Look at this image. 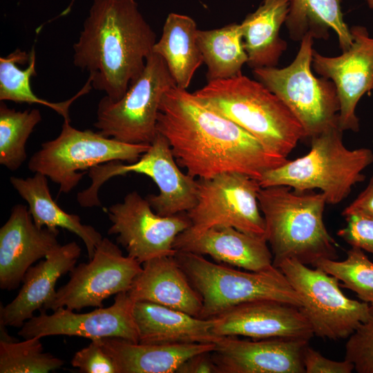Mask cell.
<instances>
[{
  "instance_id": "obj_16",
  "label": "cell",
  "mask_w": 373,
  "mask_h": 373,
  "mask_svg": "<svg viewBox=\"0 0 373 373\" xmlns=\"http://www.w3.org/2000/svg\"><path fill=\"white\" fill-rule=\"evenodd\" d=\"M352 44L336 57H327L314 50L312 67L322 77L331 80L340 104L338 126L343 131H359L356 108L362 96L373 89V37L367 28H350Z\"/></svg>"
},
{
  "instance_id": "obj_25",
  "label": "cell",
  "mask_w": 373,
  "mask_h": 373,
  "mask_svg": "<svg viewBox=\"0 0 373 373\" xmlns=\"http://www.w3.org/2000/svg\"><path fill=\"white\" fill-rule=\"evenodd\" d=\"M10 183L28 204L32 220L39 228L61 227L76 234L84 242L89 259L94 256L102 236L93 227L84 224L79 216L64 211L51 197L47 177L40 173L26 179L11 177Z\"/></svg>"
},
{
  "instance_id": "obj_17",
  "label": "cell",
  "mask_w": 373,
  "mask_h": 373,
  "mask_svg": "<svg viewBox=\"0 0 373 373\" xmlns=\"http://www.w3.org/2000/svg\"><path fill=\"white\" fill-rule=\"evenodd\" d=\"M211 319V332L217 337L242 336L255 339L290 338L309 341L314 336L298 307L273 300L243 303Z\"/></svg>"
},
{
  "instance_id": "obj_28",
  "label": "cell",
  "mask_w": 373,
  "mask_h": 373,
  "mask_svg": "<svg viewBox=\"0 0 373 373\" xmlns=\"http://www.w3.org/2000/svg\"><path fill=\"white\" fill-rule=\"evenodd\" d=\"M285 25L290 37L300 41L306 35L327 39L331 29L340 48L347 50L352 44L350 28L344 21L340 0H289Z\"/></svg>"
},
{
  "instance_id": "obj_22",
  "label": "cell",
  "mask_w": 373,
  "mask_h": 373,
  "mask_svg": "<svg viewBox=\"0 0 373 373\" xmlns=\"http://www.w3.org/2000/svg\"><path fill=\"white\" fill-rule=\"evenodd\" d=\"M129 295L135 301H148L200 318L202 300L175 256H162L142 264Z\"/></svg>"
},
{
  "instance_id": "obj_23",
  "label": "cell",
  "mask_w": 373,
  "mask_h": 373,
  "mask_svg": "<svg viewBox=\"0 0 373 373\" xmlns=\"http://www.w3.org/2000/svg\"><path fill=\"white\" fill-rule=\"evenodd\" d=\"M118 373H172L190 357L212 352L213 343L150 344L119 338H99Z\"/></svg>"
},
{
  "instance_id": "obj_6",
  "label": "cell",
  "mask_w": 373,
  "mask_h": 373,
  "mask_svg": "<svg viewBox=\"0 0 373 373\" xmlns=\"http://www.w3.org/2000/svg\"><path fill=\"white\" fill-rule=\"evenodd\" d=\"M175 258L202 298L200 318H211L237 305L258 300L302 305L298 294L274 266L261 271H240L191 252L177 251Z\"/></svg>"
},
{
  "instance_id": "obj_33",
  "label": "cell",
  "mask_w": 373,
  "mask_h": 373,
  "mask_svg": "<svg viewBox=\"0 0 373 373\" xmlns=\"http://www.w3.org/2000/svg\"><path fill=\"white\" fill-rule=\"evenodd\" d=\"M314 267L336 278L361 301L373 307V262L363 250L351 247L345 260L323 259L317 262Z\"/></svg>"
},
{
  "instance_id": "obj_32",
  "label": "cell",
  "mask_w": 373,
  "mask_h": 373,
  "mask_svg": "<svg viewBox=\"0 0 373 373\" xmlns=\"http://www.w3.org/2000/svg\"><path fill=\"white\" fill-rule=\"evenodd\" d=\"M1 327V373H47L59 369L64 361L44 352L39 338L15 341Z\"/></svg>"
},
{
  "instance_id": "obj_3",
  "label": "cell",
  "mask_w": 373,
  "mask_h": 373,
  "mask_svg": "<svg viewBox=\"0 0 373 373\" xmlns=\"http://www.w3.org/2000/svg\"><path fill=\"white\" fill-rule=\"evenodd\" d=\"M297 192L284 185L261 187L258 195L273 265L294 258L312 265L336 260L337 244L323 222L327 204L321 193Z\"/></svg>"
},
{
  "instance_id": "obj_7",
  "label": "cell",
  "mask_w": 373,
  "mask_h": 373,
  "mask_svg": "<svg viewBox=\"0 0 373 373\" xmlns=\"http://www.w3.org/2000/svg\"><path fill=\"white\" fill-rule=\"evenodd\" d=\"M313 39L310 35L303 38L295 59L287 67L253 69L256 79L285 104L309 139L338 126L340 111L334 83L312 71Z\"/></svg>"
},
{
  "instance_id": "obj_38",
  "label": "cell",
  "mask_w": 373,
  "mask_h": 373,
  "mask_svg": "<svg viewBox=\"0 0 373 373\" xmlns=\"http://www.w3.org/2000/svg\"><path fill=\"white\" fill-rule=\"evenodd\" d=\"M350 215L373 218V175L365 189L342 212L344 217Z\"/></svg>"
},
{
  "instance_id": "obj_2",
  "label": "cell",
  "mask_w": 373,
  "mask_h": 373,
  "mask_svg": "<svg viewBox=\"0 0 373 373\" xmlns=\"http://www.w3.org/2000/svg\"><path fill=\"white\" fill-rule=\"evenodd\" d=\"M155 42L135 0H93L73 64L88 72L93 88L117 101L143 71Z\"/></svg>"
},
{
  "instance_id": "obj_8",
  "label": "cell",
  "mask_w": 373,
  "mask_h": 373,
  "mask_svg": "<svg viewBox=\"0 0 373 373\" xmlns=\"http://www.w3.org/2000/svg\"><path fill=\"white\" fill-rule=\"evenodd\" d=\"M150 146L122 142L91 130H78L64 120L59 135L42 143L28 166L59 184V193H68L79 184L84 170L112 161L133 163Z\"/></svg>"
},
{
  "instance_id": "obj_9",
  "label": "cell",
  "mask_w": 373,
  "mask_h": 373,
  "mask_svg": "<svg viewBox=\"0 0 373 373\" xmlns=\"http://www.w3.org/2000/svg\"><path fill=\"white\" fill-rule=\"evenodd\" d=\"M128 173L146 175L156 184L159 194L146 198L160 216L187 212L196 203L198 180L180 170L167 139L157 132L149 150L136 162L123 164L112 161L90 169L88 175L92 182L77 194L79 204L84 207L100 206L98 191L102 185L111 178Z\"/></svg>"
},
{
  "instance_id": "obj_5",
  "label": "cell",
  "mask_w": 373,
  "mask_h": 373,
  "mask_svg": "<svg viewBox=\"0 0 373 373\" xmlns=\"http://www.w3.org/2000/svg\"><path fill=\"white\" fill-rule=\"evenodd\" d=\"M343 132L337 126L312 137L307 154L267 171L259 180L261 187L284 185L297 192L319 189L327 204L342 202L353 186L365 180L363 171L373 162L370 149H347Z\"/></svg>"
},
{
  "instance_id": "obj_41",
  "label": "cell",
  "mask_w": 373,
  "mask_h": 373,
  "mask_svg": "<svg viewBox=\"0 0 373 373\" xmlns=\"http://www.w3.org/2000/svg\"><path fill=\"white\" fill-rule=\"evenodd\" d=\"M271 0H265L264 2H268V1H270Z\"/></svg>"
},
{
  "instance_id": "obj_37",
  "label": "cell",
  "mask_w": 373,
  "mask_h": 373,
  "mask_svg": "<svg viewBox=\"0 0 373 373\" xmlns=\"http://www.w3.org/2000/svg\"><path fill=\"white\" fill-rule=\"evenodd\" d=\"M305 373H351L354 370L352 362L329 359L307 345L303 354Z\"/></svg>"
},
{
  "instance_id": "obj_21",
  "label": "cell",
  "mask_w": 373,
  "mask_h": 373,
  "mask_svg": "<svg viewBox=\"0 0 373 373\" xmlns=\"http://www.w3.org/2000/svg\"><path fill=\"white\" fill-rule=\"evenodd\" d=\"M173 247L177 251L209 255L247 271H261L274 267L273 255L265 237L229 226L214 227L195 234L182 231L176 237Z\"/></svg>"
},
{
  "instance_id": "obj_19",
  "label": "cell",
  "mask_w": 373,
  "mask_h": 373,
  "mask_svg": "<svg viewBox=\"0 0 373 373\" xmlns=\"http://www.w3.org/2000/svg\"><path fill=\"white\" fill-rule=\"evenodd\" d=\"M58 234V229L37 227L26 206L15 205L0 229V288L16 289L27 270L60 245Z\"/></svg>"
},
{
  "instance_id": "obj_39",
  "label": "cell",
  "mask_w": 373,
  "mask_h": 373,
  "mask_svg": "<svg viewBox=\"0 0 373 373\" xmlns=\"http://www.w3.org/2000/svg\"><path fill=\"white\" fill-rule=\"evenodd\" d=\"M177 373H217L211 352L195 354L185 361L177 370Z\"/></svg>"
},
{
  "instance_id": "obj_40",
  "label": "cell",
  "mask_w": 373,
  "mask_h": 373,
  "mask_svg": "<svg viewBox=\"0 0 373 373\" xmlns=\"http://www.w3.org/2000/svg\"><path fill=\"white\" fill-rule=\"evenodd\" d=\"M365 2L367 3L368 7L373 10V0H365Z\"/></svg>"
},
{
  "instance_id": "obj_24",
  "label": "cell",
  "mask_w": 373,
  "mask_h": 373,
  "mask_svg": "<svg viewBox=\"0 0 373 373\" xmlns=\"http://www.w3.org/2000/svg\"><path fill=\"white\" fill-rule=\"evenodd\" d=\"M133 317L139 342L150 344L213 343L212 319L148 301H135Z\"/></svg>"
},
{
  "instance_id": "obj_30",
  "label": "cell",
  "mask_w": 373,
  "mask_h": 373,
  "mask_svg": "<svg viewBox=\"0 0 373 373\" xmlns=\"http://www.w3.org/2000/svg\"><path fill=\"white\" fill-rule=\"evenodd\" d=\"M197 42L207 68L208 82L229 79L242 73V68L248 59L240 24L198 30Z\"/></svg>"
},
{
  "instance_id": "obj_20",
  "label": "cell",
  "mask_w": 373,
  "mask_h": 373,
  "mask_svg": "<svg viewBox=\"0 0 373 373\" xmlns=\"http://www.w3.org/2000/svg\"><path fill=\"white\" fill-rule=\"evenodd\" d=\"M80 255L81 248L72 241L58 245L44 260L32 265L24 275L17 296L1 306V325L21 327L36 310L44 309L56 294L57 281L73 270Z\"/></svg>"
},
{
  "instance_id": "obj_36",
  "label": "cell",
  "mask_w": 373,
  "mask_h": 373,
  "mask_svg": "<svg viewBox=\"0 0 373 373\" xmlns=\"http://www.w3.org/2000/svg\"><path fill=\"white\" fill-rule=\"evenodd\" d=\"M346 226L337 235L351 247H356L372 255L373 257V218L361 215L345 217Z\"/></svg>"
},
{
  "instance_id": "obj_14",
  "label": "cell",
  "mask_w": 373,
  "mask_h": 373,
  "mask_svg": "<svg viewBox=\"0 0 373 373\" xmlns=\"http://www.w3.org/2000/svg\"><path fill=\"white\" fill-rule=\"evenodd\" d=\"M106 213L111 222L108 233L116 235L127 255L142 265L153 258L175 256L176 237L191 225L186 212L160 216L137 191L106 209Z\"/></svg>"
},
{
  "instance_id": "obj_1",
  "label": "cell",
  "mask_w": 373,
  "mask_h": 373,
  "mask_svg": "<svg viewBox=\"0 0 373 373\" xmlns=\"http://www.w3.org/2000/svg\"><path fill=\"white\" fill-rule=\"evenodd\" d=\"M157 131L167 139L178 164L198 179L233 172L259 181L288 160L176 86L162 99Z\"/></svg>"
},
{
  "instance_id": "obj_13",
  "label": "cell",
  "mask_w": 373,
  "mask_h": 373,
  "mask_svg": "<svg viewBox=\"0 0 373 373\" xmlns=\"http://www.w3.org/2000/svg\"><path fill=\"white\" fill-rule=\"evenodd\" d=\"M142 267L133 258L124 256L116 244L103 238L93 258L73 269L68 283L56 291L44 310L102 307L106 298L130 289Z\"/></svg>"
},
{
  "instance_id": "obj_35",
  "label": "cell",
  "mask_w": 373,
  "mask_h": 373,
  "mask_svg": "<svg viewBox=\"0 0 373 373\" xmlns=\"http://www.w3.org/2000/svg\"><path fill=\"white\" fill-rule=\"evenodd\" d=\"M71 364L83 373H118L113 359L104 350L99 338L91 340L88 346L77 351Z\"/></svg>"
},
{
  "instance_id": "obj_29",
  "label": "cell",
  "mask_w": 373,
  "mask_h": 373,
  "mask_svg": "<svg viewBox=\"0 0 373 373\" xmlns=\"http://www.w3.org/2000/svg\"><path fill=\"white\" fill-rule=\"evenodd\" d=\"M35 66L34 47L29 53L17 48L7 57H0V100L48 106L61 115L64 120L70 122V106L93 88L90 79L73 97L64 102H51L37 97L31 89V77L37 75Z\"/></svg>"
},
{
  "instance_id": "obj_4",
  "label": "cell",
  "mask_w": 373,
  "mask_h": 373,
  "mask_svg": "<svg viewBox=\"0 0 373 373\" xmlns=\"http://www.w3.org/2000/svg\"><path fill=\"white\" fill-rule=\"evenodd\" d=\"M193 95L278 156L287 158L305 138L300 124L285 104L262 83L242 73L208 82Z\"/></svg>"
},
{
  "instance_id": "obj_34",
  "label": "cell",
  "mask_w": 373,
  "mask_h": 373,
  "mask_svg": "<svg viewBox=\"0 0 373 373\" xmlns=\"http://www.w3.org/2000/svg\"><path fill=\"white\" fill-rule=\"evenodd\" d=\"M345 358L358 373H373V307L370 316L347 338Z\"/></svg>"
},
{
  "instance_id": "obj_18",
  "label": "cell",
  "mask_w": 373,
  "mask_h": 373,
  "mask_svg": "<svg viewBox=\"0 0 373 373\" xmlns=\"http://www.w3.org/2000/svg\"><path fill=\"white\" fill-rule=\"evenodd\" d=\"M309 341L273 338L257 341L219 337L211 352L217 373H305L303 354Z\"/></svg>"
},
{
  "instance_id": "obj_15",
  "label": "cell",
  "mask_w": 373,
  "mask_h": 373,
  "mask_svg": "<svg viewBox=\"0 0 373 373\" xmlns=\"http://www.w3.org/2000/svg\"><path fill=\"white\" fill-rule=\"evenodd\" d=\"M135 300L128 291L116 294L108 307H97L84 314H77L59 307L51 314L41 310L24 323L18 334L25 338L66 335L90 338H119L139 342L133 317Z\"/></svg>"
},
{
  "instance_id": "obj_10",
  "label": "cell",
  "mask_w": 373,
  "mask_h": 373,
  "mask_svg": "<svg viewBox=\"0 0 373 373\" xmlns=\"http://www.w3.org/2000/svg\"><path fill=\"white\" fill-rule=\"evenodd\" d=\"M176 84L164 60L152 52L140 76L117 101L105 95L98 103L94 126L101 135L133 144H151L155 137L159 107Z\"/></svg>"
},
{
  "instance_id": "obj_27",
  "label": "cell",
  "mask_w": 373,
  "mask_h": 373,
  "mask_svg": "<svg viewBox=\"0 0 373 373\" xmlns=\"http://www.w3.org/2000/svg\"><path fill=\"white\" fill-rule=\"evenodd\" d=\"M198 28L190 17L178 13L168 15L160 39L153 52L165 61L176 86L186 90L203 57L197 42Z\"/></svg>"
},
{
  "instance_id": "obj_31",
  "label": "cell",
  "mask_w": 373,
  "mask_h": 373,
  "mask_svg": "<svg viewBox=\"0 0 373 373\" xmlns=\"http://www.w3.org/2000/svg\"><path fill=\"white\" fill-rule=\"evenodd\" d=\"M38 109L17 111L0 104V164L10 171L17 170L27 158L26 142L41 122Z\"/></svg>"
},
{
  "instance_id": "obj_26",
  "label": "cell",
  "mask_w": 373,
  "mask_h": 373,
  "mask_svg": "<svg viewBox=\"0 0 373 373\" xmlns=\"http://www.w3.org/2000/svg\"><path fill=\"white\" fill-rule=\"evenodd\" d=\"M289 8V0L264 2L240 23L247 64L252 69L277 66L287 46L279 32Z\"/></svg>"
},
{
  "instance_id": "obj_12",
  "label": "cell",
  "mask_w": 373,
  "mask_h": 373,
  "mask_svg": "<svg viewBox=\"0 0 373 373\" xmlns=\"http://www.w3.org/2000/svg\"><path fill=\"white\" fill-rule=\"evenodd\" d=\"M195 206L186 212L190 227L184 231L195 234L218 226H229L265 238V223L259 207V181L239 173H224L198 179Z\"/></svg>"
},
{
  "instance_id": "obj_11",
  "label": "cell",
  "mask_w": 373,
  "mask_h": 373,
  "mask_svg": "<svg viewBox=\"0 0 373 373\" xmlns=\"http://www.w3.org/2000/svg\"><path fill=\"white\" fill-rule=\"evenodd\" d=\"M298 294L299 307L314 335L332 340L348 338L370 316V305L347 297L339 280L318 267L310 268L296 259L278 267Z\"/></svg>"
}]
</instances>
